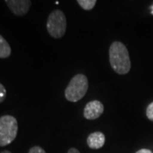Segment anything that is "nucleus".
I'll list each match as a JSON object with an SVG mask.
<instances>
[{"label":"nucleus","mask_w":153,"mask_h":153,"mask_svg":"<svg viewBox=\"0 0 153 153\" xmlns=\"http://www.w3.org/2000/svg\"><path fill=\"white\" fill-rule=\"evenodd\" d=\"M76 3L84 10H91L96 4V0H77Z\"/></svg>","instance_id":"nucleus-9"},{"label":"nucleus","mask_w":153,"mask_h":153,"mask_svg":"<svg viewBox=\"0 0 153 153\" xmlns=\"http://www.w3.org/2000/svg\"><path fill=\"white\" fill-rule=\"evenodd\" d=\"M66 18L61 10H55L50 13L47 21V31L55 38H62L66 31Z\"/></svg>","instance_id":"nucleus-4"},{"label":"nucleus","mask_w":153,"mask_h":153,"mask_svg":"<svg viewBox=\"0 0 153 153\" xmlns=\"http://www.w3.org/2000/svg\"><path fill=\"white\" fill-rule=\"evenodd\" d=\"M5 3L11 12L18 16L26 15L32 4V2L29 0H6Z\"/></svg>","instance_id":"nucleus-6"},{"label":"nucleus","mask_w":153,"mask_h":153,"mask_svg":"<svg viewBox=\"0 0 153 153\" xmlns=\"http://www.w3.org/2000/svg\"><path fill=\"white\" fill-rule=\"evenodd\" d=\"M105 141V134L101 132H94L90 134L87 139V144L88 147L91 149H100L103 147Z\"/></svg>","instance_id":"nucleus-7"},{"label":"nucleus","mask_w":153,"mask_h":153,"mask_svg":"<svg viewBox=\"0 0 153 153\" xmlns=\"http://www.w3.org/2000/svg\"><path fill=\"white\" fill-rule=\"evenodd\" d=\"M67 153H80V152H79L77 149H76V148L72 147L71 148V149H69V151H68V152Z\"/></svg>","instance_id":"nucleus-14"},{"label":"nucleus","mask_w":153,"mask_h":153,"mask_svg":"<svg viewBox=\"0 0 153 153\" xmlns=\"http://www.w3.org/2000/svg\"><path fill=\"white\" fill-rule=\"evenodd\" d=\"M28 153H46V152L42 147L36 146H33V147L31 148Z\"/></svg>","instance_id":"nucleus-12"},{"label":"nucleus","mask_w":153,"mask_h":153,"mask_svg":"<svg viewBox=\"0 0 153 153\" xmlns=\"http://www.w3.org/2000/svg\"><path fill=\"white\" fill-rule=\"evenodd\" d=\"M109 61L115 72L120 75L127 74L130 71L131 61L128 49L123 43L115 41L109 49Z\"/></svg>","instance_id":"nucleus-1"},{"label":"nucleus","mask_w":153,"mask_h":153,"mask_svg":"<svg viewBox=\"0 0 153 153\" xmlns=\"http://www.w3.org/2000/svg\"><path fill=\"white\" fill-rule=\"evenodd\" d=\"M6 94H7L6 88L2 83H0V103L4 100V99L6 97Z\"/></svg>","instance_id":"nucleus-11"},{"label":"nucleus","mask_w":153,"mask_h":153,"mask_svg":"<svg viewBox=\"0 0 153 153\" xmlns=\"http://www.w3.org/2000/svg\"><path fill=\"white\" fill-rule=\"evenodd\" d=\"M88 89V80L84 74H76L71 79L65 89V97L71 102H76L82 99Z\"/></svg>","instance_id":"nucleus-2"},{"label":"nucleus","mask_w":153,"mask_h":153,"mask_svg":"<svg viewBox=\"0 0 153 153\" xmlns=\"http://www.w3.org/2000/svg\"><path fill=\"white\" fill-rule=\"evenodd\" d=\"M18 132V123L16 117L5 115L0 117V146H6L14 141Z\"/></svg>","instance_id":"nucleus-3"},{"label":"nucleus","mask_w":153,"mask_h":153,"mask_svg":"<svg viewBox=\"0 0 153 153\" xmlns=\"http://www.w3.org/2000/svg\"><path fill=\"white\" fill-rule=\"evenodd\" d=\"M146 117L149 120L153 121V102L149 105L146 108Z\"/></svg>","instance_id":"nucleus-10"},{"label":"nucleus","mask_w":153,"mask_h":153,"mask_svg":"<svg viewBox=\"0 0 153 153\" xmlns=\"http://www.w3.org/2000/svg\"><path fill=\"white\" fill-rule=\"evenodd\" d=\"M11 55V48L10 44L0 35V58L5 59Z\"/></svg>","instance_id":"nucleus-8"},{"label":"nucleus","mask_w":153,"mask_h":153,"mask_svg":"<svg viewBox=\"0 0 153 153\" xmlns=\"http://www.w3.org/2000/svg\"><path fill=\"white\" fill-rule=\"evenodd\" d=\"M136 153H152L150 150H148V149H140V150H139Z\"/></svg>","instance_id":"nucleus-13"},{"label":"nucleus","mask_w":153,"mask_h":153,"mask_svg":"<svg viewBox=\"0 0 153 153\" xmlns=\"http://www.w3.org/2000/svg\"><path fill=\"white\" fill-rule=\"evenodd\" d=\"M151 9H152V15H153V5L152 6V7H151Z\"/></svg>","instance_id":"nucleus-16"},{"label":"nucleus","mask_w":153,"mask_h":153,"mask_svg":"<svg viewBox=\"0 0 153 153\" xmlns=\"http://www.w3.org/2000/svg\"><path fill=\"white\" fill-rule=\"evenodd\" d=\"M104 112V105L100 100H92L86 104L83 110V117L88 120L99 118Z\"/></svg>","instance_id":"nucleus-5"},{"label":"nucleus","mask_w":153,"mask_h":153,"mask_svg":"<svg viewBox=\"0 0 153 153\" xmlns=\"http://www.w3.org/2000/svg\"><path fill=\"white\" fill-rule=\"evenodd\" d=\"M1 153H11L10 151H3Z\"/></svg>","instance_id":"nucleus-15"}]
</instances>
